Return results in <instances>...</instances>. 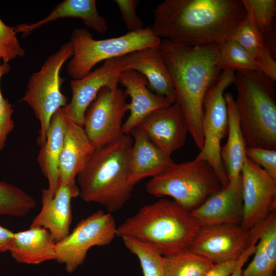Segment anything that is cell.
Instances as JSON below:
<instances>
[{
  "label": "cell",
  "mask_w": 276,
  "mask_h": 276,
  "mask_svg": "<svg viewBox=\"0 0 276 276\" xmlns=\"http://www.w3.org/2000/svg\"><path fill=\"white\" fill-rule=\"evenodd\" d=\"M153 14L156 36L196 46L229 38L246 13L242 0H165Z\"/></svg>",
  "instance_id": "obj_1"
},
{
  "label": "cell",
  "mask_w": 276,
  "mask_h": 276,
  "mask_svg": "<svg viewBox=\"0 0 276 276\" xmlns=\"http://www.w3.org/2000/svg\"><path fill=\"white\" fill-rule=\"evenodd\" d=\"M158 47L171 76L174 103L180 107L189 133L200 150L204 100L221 72L218 65L220 43L191 46L163 39Z\"/></svg>",
  "instance_id": "obj_2"
},
{
  "label": "cell",
  "mask_w": 276,
  "mask_h": 276,
  "mask_svg": "<svg viewBox=\"0 0 276 276\" xmlns=\"http://www.w3.org/2000/svg\"><path fill=\"white\" fill-rule=\"evenodd\" d=\"M132 144L131 135L124 134L95 148L76 178L84 201L98 203L111 213L123 208L135 186L130 180Z\"/></svg>",
  "instance_id": "obj_3"
},
{
  "label": "cell",
  "mask_w": 276,
  "mask_h": 276,
  "mask_svg": "<svg viewBox=\"0 0 276 276\" xmlns=\"http://www.w3.org/2000/svg\"><path fill=\"white\" fill-rule=\"evenodd\" d=\"M201 228L191 211L173 200L161 199L118 226L117 237L146 242L168 256L189 248Z\"/></svg>",
  "instance_id": "obj_4"
},
{
  "label": "cell",
  "mask_w": 276,
  "mask_h": 276,
  "mask_svg": "<svg viewBox=\"0 0 276 276\" xmlns=\"http://www.w3.org/2000/svg\"><path fill=\"white\" fill-rule=\"evenodd\" d=\"M274 82L258 70L235 74V102L247 147L276 150Z\"/></svg>",
  "instance_id": "obj_5"
},
{
  "label": "cell",
  "mask_w": 276,
  "mask_h": 276,
  "mask_svg": "<svg viewBox=\"0 0 276 276\" xmlns=\"http://www.w3.org/2000/svg\"><path fill=\"white\" fill-rule=\"evenodd\" d=\"M222 187L213 168L206 161L195 158L175 163L162 173L151 178L147 192L154 196H170L192 211Z\"/></svg>",
  "instance_id": "obj_6"
},
{
  "label": "cell",
  "mask_w": 276,
  "mask_h": 276,
  "mask_svg": "<svg viewBox=\"0 0 276 276\" xmlns=\"http://www.w3.org/2000/svg\"><path fill=\"white\" fill-rule=\"evenodd\" d=\"M70 41L74 53L67 65V72L73 79H78L90 72L102 61L158 46L161 39L150 27L117 37L100 40L94 39L87 29L78 28L72 32Z\"/></svg>",
  "instance_id": "obj_7"
},
{
  "label": "cell",
  "mask_w": 276,
  "mask_h": 276,
  "mask_svg": "<svg viewBox=\"0 0 276 276\" xmlns=\"http://www.w3.org/2000/svg\"><path fill=\"white\" fill-rule=\"evenodd\" d=\"M72 44L64 43L45 61L40 70L29 78L26 91L19 101L27 103L39 121L40 129L38 139L41 146L46 140L50 122L54 113L64 107L67 99L61 91L64 79L60 73L64 63L73 55Z\"/></svg>",
  "instance_id": "obj_8"
},
{
  "label": "cell",
  "mask_w": 276,
  "mask_h": 276,
  "mask_svg": "<svg viewBox=\"0 0 276 276\" xmlns=\"http://www.w3.org/2000/svg\"><path fill=\"white\" fill-rule=\"evenodd\" d=\"M235 74V71L231 70L222 71L205 97L202 121L203 145L196 157L211 165L222 187L229 181L220 156L221 143L228 131L227 108L224 91L234 83Z\"/></svg>",
  "instance_id": "obj_9"
},
{
  "label": "cell",
  "mask_w": 276,
  "mask_h": 276,
  "mask_svg": "<svg viewBox=\"0 0 276 276\" xmlns=\"http://www.w3.org/2000/svg\"><path fill=\"white\" fill-rule=\"evenodd\" d=\"M116 221L112 213L98 210L81 220L64 239L56 242L55 259L64 264L66 272H74L85 261L94 246L110 244L117 237Z\"/></svg>",
  "instance_id": "obj_10"
},
{
  "label": "cell",
  "mask_w": 276,
  "mask_h": 276,
  "mask_svg": "<svg viewBox=\"0 0 276 276\" xmlns=\"http://www.w3.org/2000/svg\"><path fill=\"white\" fill-rule=\"evenodd\" d=\"M263 221L248 229L240 224H222L202 227L189 249L214 264L240 259L257 244Z\"/></svg>",
  "instance_id": "obj_11"
},
{
  "label": "cell",
  "mask_w": 276,
  "mask_h": 276,
  "mask_svg": "<svg viewBox=\"0 0 276 276\" xmlns=\"http://www.w3.org/2000/svg\"><path fill=\"white\" fill-rule=\"evenodd\" d=\"M126 95L119 87L102 88L87 108L83 128L94 146L109 143L124 134L123 119L127 110Z\"/></svg>",
  "instance_id": "obj_12"
},
{
  "label": "cell",
  "mask_w": 276,
  "mask_h": 276,
  "mask_svg": "<svg viewBox=\"0 0 276 276\" xmlns=\"http://www.w3.org/2000/svg\"><path fill=\"white\" fill-rule=\"evenodd\" d=\"M243 217L241 226L249 229L276 208V179L246 156L241 171Z\"/></svg>",
  "instance_id": "obj_13"
},
{
  "label": "cell",
  "mask_w": 276,
  "mask_h": 276,
  "mask_svg": "<svg viewBox=\"0 0 276 276\" xmlns=\"http://www.w3.org/2000/svg\"><path fill=\"white\" fill-rule=\"evenodd\" d=\"M125 55L104 61L100 67L83 77L70 82L71 101L62 108L67 119L83 127L85 111L103 87H118L119 77L125 69Z\"/></svg>",
  "instance_id": "obj_14"
},
{
  "label": "cell",
  "mask_w": 276,
  "mask_h": 276,
  "mask_svg": "<svg viewBox=\"0 0 276 276\" xmlns=\"http://www.w3.org/2000/svg\"><path fill=\"white\" fill-rule=\"evenodd\" d=\"M136 127L169 156L184 145L189 133L183 114L175 103L152 112Z\"/></svg>",
  "instance_id": "obj_15"
},
{
  "label": "cell",
  "mask_w": 276,
  "mask_h": 276,
  "mask_svg": "<svg viewBox=\"0 0 276 276\" xmlns=\"http://www.w3.org/2000/svg\"><path fill=\"white\" fill-rule=\"evenodd\" d=\"M242 184L241 174L191 211L200 226L240 224L243 217Z\"/></svg>",
  "instance_id": "obj_16"
},
{
  "label": "cell",
  "mask_w": 276,
  "mask_h": 276,
  "mask_svg": "<svg viewBox=\"0 0 276 276\" xmlns=\"http://www.w3.org/2000/svg\"><path fill=\"white\" fill-rule=\"evenodd\" d=\"M79 195L77 184L68 186L60 183L54 197L48 189L42 190L41 209L33 219L30 227L47 229L56 242L64 239L70 233L72 222V200Z\"/></svg>",
  "instance_id": "obj_17"
},
{
  "label": "cell",
  "mask_w": 276,
  "mask_h": 276,
  "mask_svg": "<svg viewBox=\"0 0 276 276\" xmlns=\"http://www.w3.org/2000/svg\"><path fill=\"white\" fill-rule=\"evenodd\" d=\"M119 82L125 88V95L131 98V102L127 104L130 114L122 126L125 134H130L131 131L152 112L174 103L170 98L150 91L147 87L146 78L135 71H122Z\"/></svg>",
  "instance_id": "obj_18"
},
{
  "label": "cell",
  "mask_w": 276,
  "mask_h": 276,
  "mask_svg": "<svg viewBox=\"0 0 276 276\" xmlns=\"http://www.w3.org/2000/svg\"><path fill=\"white\" fill-rule=\"evenodd\" d=\"M83 126L66 118L58 175L60 183L77 184L76 179L95 149Z\"/></svg>",
  "instance_id": "obj_19"
},
{
  "label": "cell",
  "mask_w": 276,
  "mask_h": 276,
  "mask_svg": "<svg viewBox=\"0 0 276 276\" xmlns=\"http://www.w3.org/2000/svg\"><path fill=\"white\" fill-rule=\"evenodd\" d=\"M130 134L133 139L130 180L134 186L145 178L159 175L175 163L138 127L134 128Z\"/></svg>",
  "instance_id": "obj_20"
},
{
  "label": "cell",
  "mask_w": 276,
  "mask_h": 276,
  "mask_svg": "<svg viewBox=\"0 0 276 276\" xmlns=\"http://www.w3.org/2000/svg\"><path fill=\"white\" fill-rule=\"evenodd\" d=\"M158 46L150 47L125 55V70H134L142 74L155 93L170 98L174 102L171 76Z\"/></svg>",
  "instance_id": "obj_21"
},
{
  "label": "cell",
  "mask_w": 276,
  "mask_h": 276,
  "mask_svg": "<svg viewBox=\"0 0 276 276\" xmlns=\"http://www.w3.org/2000/svg\"><path fill=\"white\" fill-rule=\"evenodd\" d=\"M56 241L50 233L41 227L14 233L9 251L18 263L37 265L55 260Z\"/></svg>",
  "instance_id": "obj_22"
},
{
  "label": "cell",
  "mask_w": 276,
  "mask_h": 276,
  "mask_svg": "<svg viewBox=\"0 0 276 276\" xmlns=\"http://www.w3.org/2000/svg\"><path fill=\"white\" fill-rule=\"evenodd\" d=\"M65 17L79 18L88 27L100 34L108 30L107 22L105 17L100 15L95 0H64L58 4L44 18L32 24H22L15 27V33L25 35L42 26Z\"/></svg>",
  "instance_id": "obj_23"
},
{
  "label": "cell",
  "mask_w": 276,
  "mask_h": 276,
  "mask_svg": "<svg viewBox=\"0 0 276 276\" xmlns=\"http://www.w3.org/2000/svg\"><path fill=\"white\" fill-rule=\"evenodd\" d=\"M65 121L62 108L59 109L52 118L45 141L41 146L37 156L40 169L48 180V190L52 197H54L60 185L58 166L63 144Z\"/></svg>",
  "instance_id": "obj_24"
},
{
  "label": "cell",
  "mask_w": 276,
  "mask_h": 276,
  "mask_svg": "<svg viewBox=\"0 0 276 276\" xmlns=\"http://www.w3.org/2000/svg\"><path fill=\"white\" fill-rule=\"evenodd\" d=\"M224 97L228 115V138L221 147L220 156L228 180L238 177L246 157V147L241 131L239 113L233 95L226 92Z\"/></svg>",
  "instance_id": "obj_25"
},
{
  "label": "cell",
  "mask_w": 276,
  "mask_h": 276,
  "mask_svg": "<svg viewBox=\"0 0 276 276\" xmlns=\"http://www.w3.org/2000/svg\"><path fill=\"white\" fill-rule=\"evenodd\" d=\"M230 38L243 47L260 71L275 81V56L267 47L246 14L235 29Z\"/></svg>",
  "instance_id": "obj_26"
},
{
  "label": "cell",
  "mask_w": 276,
  "mask_h": 276,
  "mask_svg": "<svg viewBox=\"0 0 276 276\" xmlns=\"http://www.w3.org/2000/svg\"><path fill=\"white\" fill-rule=\"evenodd\" d=\"M242 2L248 18L267 47L275 56L276 1L242 0Z\"/></svg>",
  "instance_id": "obj_27"
},
{
  "label": "cell",
  "mask_w": 276,
  "mask_h": 276,
  "mask_svg": "<svg viewBox=\"0 0 276 276\" xmlns=\"http://www.w3.org/2000/svg\"><path fill=\"white\" fill-rule=\"evenodd\" d=\"M164 263L166 276H205L215 265L189 248L164 256Z\"/></svg>",
  "instance_id": "obj_28"
},
{
  "label": "cell",
  "mask_w": 276,
  "mask_h": 276,
  "mask_svg": "<svg viewBox=\"0 0 276 276\" xmlns=\"http://www.w3.org/2000/svg\"><path fill=\"white\" fill-rule=\"evenodd\" d=\"M37 205L36 199L19 187L0 181V216L23 217Z\"/></svg>",
  "instance_id": "obj_29"
},
{
  "label": "cell",
  "mask_w": 276,
  "mask_h": 276,
  "mask_svg": "<svg viewBox=\"0 0 276 276\" xmlns=\"http://www.w3.org/2000/svg\"><path fill=\"white\" fill-rule=\"evenodd\" d=\"M126 247L139 260L143 276H166L164 256L154 246L129 237L121 238Z\"/></svg>",
  "instance_id": "obj_30"
},
{
  "label": "cell",
  "mask_w": 276,
  "mask_h": 276,
  "mask_svg": "<svg viewBox=\"0 0 276 276\" xmlns=\"http://www.w3.org/2000/svg\"><path fill=\"white\" fill-rule=\"evenodd\" d=\"M218 65L221 71H259L254 59L243 47L230 38L220 43Z\"/></svg>",
  "instance_id": "obj_31"
},
{
  "label": "cell",
  "mask_w": 276,
  "mask_h": 276,
  "mask_svg": "<svg viewBox=\"0 0 276 276\" xmlns=\"http://www.w3.org/2000/svg\"><path fill=\"white\" fill-rule=\"evenodd\" d=\"M25 54L15 31V28L6 25L0 18V65L8 64Z\"/></svg>",
  "instance_id": "obj_32"
},
{
  "label": "cell",
  "mask_w": 276,
  "mask_h": 276,
  "mask_svg": "<svg viewBox=\"0 0 276 276\" xmlns=\"http://www.w3.org/2000/svg\"><path fill=\"white\" fill-rule=\"evenodd\" d=\"M8 64L0 65V81L2 77L10 71ZM14 109L8 99L3 97L0 87V151L6 146L8 136L14 128V122L12 118Z\"/></svg>",
  "instance_id": "obj_33"
},
{
  "label": "cell",
  "mask_w": 276,
  "mask_h": 276,
  "mask_svg": "<svg viewBox=\"0 0 276 276\" xmlns=\"http://www.w3.org/2000/svg\"><path fill=\"white\" fill-rule=\"evenodd\" d=\"M258 243L272 264L276 266V211L264 220Z\"/></svg>",
  "instance_id": "obj_34"
},
{
  "label": "cell",
  "mask_w": 276,
  "mask_h": 276,
  "mask_svg": "<svg viewBox=\"0 0 276 276\" xmlns=\"http://www.w3.org/2000/svg\"><path fill=\"white\" fill-rule=\"evenodd\" d=\"M254 254V258L242 270L241 276H275L276 266L271 263L258 242Z\"/></svg>",
  "instance_id": "obj_35"
},
{
  "label": "cell",
  "mask_w": 276,
  "mask_h": 276,
  "mask_svg": "<svg viewBox=\"0 0 276 276\" xmlns=\"http://www.w3.org/2000/svg\"><path fill=\"white\" fill-rule=\"evenodd\" d=\"M246 156L259 165L273 179H276V150L246 147Z\"/></svg>",
  "instance_id": "obj_36"
},
{
  "label": "cell",
  "mask_w": 276,
  "mask_h": 276,
  "mask_svg": "<svg viewBox=\"0 0 276 276\" xmlns=\"http://www.w3.org/2000/svg\"><path fill=\"white\" fill-rule=\"evenodd\" d=\"M123 21L129 32H135L143 29V22L136 12L139 1L116 0Z\"/></svg>",
  "instance_id": "obj_37"
},
{
  "label": "cell",
  "mask_w": 276,
  "mask_h": 276,
  "mask_svg": "<svg viewBox=\"0 0 276 276\" xmlns=\"http://www.w3.org/2000/svg\"><path fill=\"white\" fill-rule=\"evenodd\" d=\"M256 246V244L252 245L239 259L215 264L205 276H229L239 266L245 264L254 254Z\"/></svg>",
  "instance_id": "obj_38"
},
{
  "label": "cell",
  "mask_w": 276,
  "mask_h": 276,
  "mask_svg": "<svg viewBox=\"0 0 276 276\" xmlns=\"http://www.w3.org/2000/svg\"><path fill=\"white\" fill-rule=\"evenodd\" d=\"M14 233L0 225V252L9 251Z\"/></svg>",
  "instance_id": "obj_39"
},
{
  "label": "cell",
  "mask_w": 276,
  "mask_h": 276,
  "mask_svg": "<svg viewBox=\"0 0 276 276\" xmlns=\"http://www.w3.org/2000/svg\"><path fill=\"white\" fill-rule=\"evenodd\" d=\"M244 265L239 266L236 270L229 276H241L242 270V267Z\"/></svg>",
  "instance_id": "obj_40"
}]
</instances>
